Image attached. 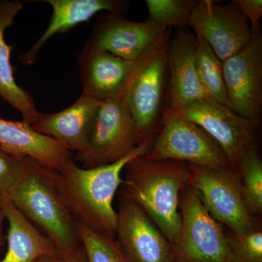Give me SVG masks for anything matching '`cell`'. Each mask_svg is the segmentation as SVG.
Returning a JSON list of instances; mask_svg holds the SVG:
<instances>
[{
    "label": "cell",
    "instance_id": "20",
    "mask_svg": "<svg viewBox=\"0 0 262 262\" xmlns=\"http://www.w3.org/2000/svg\"><path fill=\"white\" fill-rule=\"evenodd\" d=\"M23 2L0 1V97L21 114L23 121L33 125L40 118L32 96L15 82L14 67L10 62L13 46L5 39L6 29L15 24V18L23 8Z\"/></svg>",
    "mask_w": 262,
    "mask_h": 262
},
{
    "label": "cell",
    "instance_id": "8",
    "mask_svg": "<svg viewBox=\"0 0 262 262\" xmlns=\"http://www.w3.org/2000/svg\"><path fill=\"white\" fill-rule=\"evenodd\" d=\"M146 156L214 168L231 167L215 141L193 122L164 107L159 130Z\"/></svg>",
    "mask_w": 262,
    "mask_h": 262
},
{
    "label": "cell",
    "instance_id": "9",
    "mask_svg": "<svg viewBox=\"0 0 262 262\" xmlns=\"http://www.w3.org/2000/svg\"><path fill=\"white\" fill-rule=\"evenodd\" d=\"M177 113L201 127L215 141L232 168L237 167L248 149L256 146L258 124L239 116L212 98L191 103Z\"/></svg>",
    "mask_w": 262,
    "mask_h": 262
},
{
    "label": "cell",
    "instance_id": "15",
    "mask_svg": "<svg viewBox=\"0 0 262 262\" xmlns=\"http://www.w3.org/2000/svg\"><path fill=\"white\" fill-rule=\"evenodd\" d=\"M138 61H127L86 43L78 56L81 95L98 100L125 97Z\"/></svg>",
    "mask_w": 262,
    "mask_h": 262
},
{
    "label": "cell",
    "instance_id": "4",
    "mask_svg": "<svg viewBox=\"0 0 262 262\" xmlns=\"http://www.w3.org/2000/svg\"><path fill=\"white\" fill-rule=\"evenodd\" d=\"M170 29L138 61L125 99L137 130L139 145L155 136L161 124L168 84V49Z\"/></svg>",
    "mask_w": 262,
    "mask_h": 262
},
{
    "label": "cell",
    "instance_id": "22",
    "mask_svg": "<svg viewBox=\"0 0 262 262\" xmlns=\"http://www.w3.org/2000/svg\"><path fill=\"white\" fill-rule=\"evenodd\" d=\"M245 201L251 214L262 213V161L256 146L248 149L237 167Z\"/></svg>",
    "mask_w": 262,
    "mask_h": 262
},
{
    "label": "cell",
    "instance_id": "27",
    "mask_svg": "<svg viewBox=\"0 0 262 262\" xmlns=\"http://www.w3.org/2000/svg\"><path fill=\"white\" fill-rule=\"evenodd\" d=\"M233 2L251 24L250 27L253 34H258L262 17L261 0H234Z\"/></svg>",
    "mask_w": 262,
    "mask_h": 262
},
{
    "label": "cell",
    "instance_id": "3",
    "mask_svg": "<svg viewBox=\"0 0 262 262\" xmlns=\"http://www.w3.org/2000/svg\"><path fill=\"white\" fill-rule=\"evenodd\" d=\"M51 171L26 157L23 172L9 198L61 255L72 254L82 248L76 220L57 191Z\"/></svg>",
    "mask_w": 262,
    "mask_h": 262
},
{
    "label": "cell",
    "instance_id": "25",
    "mask_svg": "<svg viewBox=\"0 0 262 262\" xmlns=\"http://www.w3.org/2000/svg\"><path fill=\"white\" fill-rule=\"evenodd\" d=\"M229 237V262H262V231L259 227Z\"/></svg>",
    "mask_w": 262,
    "mask_h": 262
},
{
    "label": "cell",
    "instance_id": "12",
    "mask_svg": "<svg viewBox=\"0 0 262 262\" xmlns=\"http://www.w3.org/2000/svg\"><path fill=\"white\" fill-rule=\"evenodd\" d=\"M115 241L125 262H179L171 243L145 212L120 198Z\"/></svg>",
    "mask_w": 262,
    "mask_h": 262
},
{
    "label": "cell",
    "instance_id": "23",
    "mask_svg": "<svg viewBox=\"0 0 262 262\" xmlns=\"http://www.w3.org/2000/svg\"><path fill=\"white\" fill-rule=\"evenodd\" d=\"M196 1L192 0H146L151 21L165 30L185 29Z\"/></svg>",
    "mask_w": 262,
    "mask_h": 262
},
{
    "label": "cell",
    "instance_id": "5",
    "mask_svg": "<svg viewBox=\"0 0 262 262\" xmlns=\"http://www.w3.org/2000/svg\"><path fill=\"white\" fill-rule=\"evenodd\" d=\"M139 145L125 97L105 99L98 106L83 148L74 157L83 168L118 161Z\"/></svg>",
    "mask_w": 262,
    "mask_h": 262
},
{
    "label": "cell",
    "instance_id": "16",
    "mask_svg": "<svg viewBox=\"0 0 262 262\" xmlns=\"http://www.w3.org/2000/svg\"><path fill=\"white\" fill-rule=\"evenodd\" d=\"M0 147L17 156L28 157L51 170L60 171L73 157L61 143L37 132L24 121L0 118Z\"/></svg>",
    "mask_w": 262,
    "mask_h": 262
},
{
    "label": "cell",
    "instance_id": "13",
    "mask_svg": "<svg viewBox=\"0 0 262 262\" xmlns=\"http://www.w3.org/2000/svg\"><path fill=\"white\" fill-rule=\"evenodd\" d=\"M168 30L149 19L136 22L122 14L107 13L98 18L86 43L127 61H138L163 39Z\"/></svg>",
    "mask_w": 262,
    "mask_h": 262
},
{
    "label": "cell",
    "instance_id": "21",
    "mask_svg": "<svg viewBox=\"0 0 262 262\" xmlns=\"http://www.w3.org/2000/svg\"><path fill=\"white\" fill-rule=\"evenodd\" d=\"M195 36L194 63L202 85L210 97L229 107L224 81L222 61L201 36L196 34Z\"/></svg>",
    "mask_w": 262,
    "mask_h": 262
},
{
    "label": "cell",
    "instance_id": "2",
    "mask_svg": "<svg viewBox=\"0 0 262 262\" xmlns=\"http://www.w3.org/2000/svg\"><path fill=\"white\" fill-rule=\"evenodd\" d=\"M120 198L140 207L173 246L182 227L181 192L189 184V164L175 160H155L146 155L125 166Z\"/></svg>",
    "mask_w": 262,
    "mask_h": 262
},
{
    "label": "cell",
    "instance_id": "11",
    "mask_svg": "<svg viewBox=\"0 0 262 262\" xmlns=\"http://www.w3.org/2000/svg\"><path fill=\"white\" fill-rule=\"evenodd\" d=\"M188 26L222 61L241 51L253 36L249 23L234 2L227 5L210 0L195 2Z\"/></svg>",
    "mask_w": 262,
    "mask_h": 262
},
{
    "label": "cell",
    "instance_id": "10",
    "mask_svg": "<svg viewBox=\"0 0 262 262\" xmlns=\"http://www.w3.org/2000/svg\"><path fill=\"white\" fill-rule=\"evenodd\" d=\"M229 108L258 124L262 106V37L253 34L244 48L222 61Z\"/></svg>",
    "mask_w": 262,
    "mask_h": 262
},
{
    "label": "cell",
    "instance_id": "1",
    "mask_svg": "<svg viewBox=\"0 0 262 262\" xmlns=\"http://www.w3.org/2000/svg\"><path fill=\"white\" fill-rule=\"evenodd\" d=\"M155 137L145 139L115 163L83 168L72 157L60 171L52 170L57 191L75 220L96 233L115 239L117 213L113 202L123 181L122 172L130 160L149 153Z\"/></svg>",
    "mask_w": 262,
    "mask_h": 262
},
{
    "label": "cell",
    "instance_id": "18",
    "mask_svg": "<svg viewBox=\"0 0 262 262\" xmlns=\"http://www.w3.org/2000/svg\"><path fill=\"white\" fill-rule=\"evenodd\" d=\"M102 100L82 96L71 106L53 114H43L31 125L37 132L59 141L71 152L83 148L90 127Z\"/></svg>",
    "mask_w": 262,
    "mask_h": 262
},
{
    "label": "cell",
    "instance_id": "28",
    "mask_svg": "<svg viewBox=\"0 0 262 262\" xmlns=\"http://www.w3.org/2000/svg\"><path fill=\"white\" fill-rule=\"evenodd\" d=\"M36 262H87L83 248H81L77 252L68 255H60L56 257H41Z\"/></svg>",
    "mask_w": 262,
    "mask_h": 262
},
{
    "label": "cell",
    "instance_id": "7",
    "mask_svg": "<svg viewBox=\"0 0 262 262\" xmlns=\"http://www.w3.org/2000/svg\"><path fill=\"white\" fill-rule=\"evenodd\" d=\"M182 227L173 246L179 262H229V237L190 185L180 195Z\"/></svg>",
    "mask_w": 262,
    "mask_h": 262
},
{
    "label": "cell",
    "instance_id": "17",
    "mask_svg": "<svg viewBox=\"0 0 262 262\" xmlns=\"http://www.w3.org/2000/svg\"><path fill=\"white\" fill-rule=\"evenodd\" d=\"M51 5L53 13L47 29L30 49L20 56L24 65L36 61L39 51L53 36L63 34L79 24L89 21L96 13L106 11L122 14L130 3L122 0H44Z\"/></svg>",
    "mask_w": 262,
    "mask_h": 262
},
{
    "label": "cell",
    "instance_id": "29",
    "mask_svg": "<svg viewBox=\"0 0 262 262\" xmlns=\"http://www.w3.org/2000/svg\"><path fill=\"white\" fill-rule=\"evenodd\" d=\"M5 220L6 219H5L4 212L0 207V259H1L2 252H3L5 246L4 225Z\"/></svg>",
    "mask_w": 262,
    "mask_h": 262
},
{
    "label": "cell",
    "instance_id": "14",
    "mask_svg": "<svg viewBox=\"0 0 262 262\" xmlns=\"http://www.w3.org/2000/svg\"><path fill=\"white\" fill-rule=\"evenodd\" d=\"M195 47V34L186 28L178 29L169 42L168 84L164 107L176 113L182 111L191 103L211 98L196 74Z\"/></svg>",
    "mask_w": 262,
    "mask_h": 262
},
{
    "label": "cell",
    "instance_id": "24",
    "mask_svg": "<svg viewBox=\"0 0 262 262\" xmlns=\"http://www.w3.org/2000/svg\"><path fill=\"white\" fill-rule=\"evenodd\" d=\"M76 229L87 262H125L115 239L96 233L80 221Z\"/></svg>",
    "mask_w": 262,
    "mask_h": 262
},
{
    "label": "cell",
    "instance_id": "26",
    "mask_svg": "<svg viewBox=\"0 0 262 262\" xmlns=\"http://www.w3.org/2000/svg\"><path fill=\"white\" fill-rule=\"evenodd\" d=\"M25 159L0 147V198L10 196L23 172Z\"/></svg>",
    "mask_w": 262,
    "mask_h": 262
},
{
    "label": "cell",
    "instance_id": "19",
    "mask_svg": "<svg viewBox=\"0 0 262 262\" xmlns=\"http://www.w3.org/2000/svg\"><path fill=\"white\" fill-rule=\"evenodd\" d=\"M8 221V249L0 262H36L38 258L60 256L54 244L16 208L9 196L0 198Z\"/></svg>",
    "mask_w": 262,
    "mask_h": 262
},
{
    "label": "cell",
    "instance_id": "6",
    "mask_svg": "<svg viewBox=\"0 0 262 262\" xmlns=\"http://www.w3.org/2000/svg\"><path fill=\"white\" fill-rule=\"evenodd\" d=\"M189 185L194 188L207 211L233 233L257 227L245 201L237 168H214L189 164Z\"/></svg>",
    "mask_w": 262,
    "mask_h": 262
}]
</instances>
